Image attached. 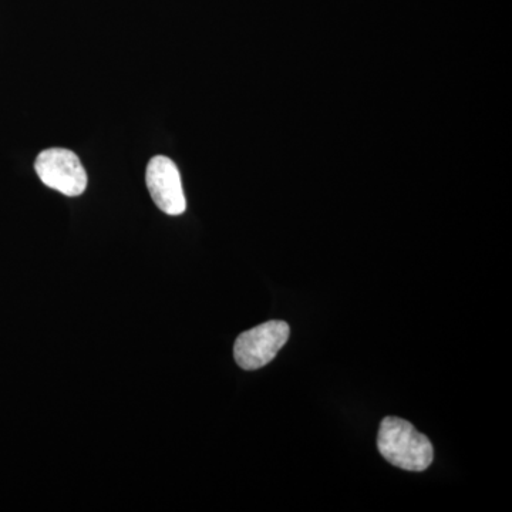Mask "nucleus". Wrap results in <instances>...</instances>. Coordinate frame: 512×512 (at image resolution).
<instances>
[{
  "instance_id": "nucleus-1",
  "label": "nucleus",
  "mask_w": 512,
  "mask_h": 512,
  "mask_svg": "<svg viewBox=\"0 0 512 512\" xmlns=\"http://www.w3.org/2000/svg\"><path fill=\"white\" fill-rule=\"evenodd\" d=\"M377 447L390 464L402 470L420 473L433 463L434 451L430 440L409 421L397 417H386L382 421Z\"/></svg>"
},
{
  "instance_id": "nucleus-4",
  "label": "nucleus",
  "mask_w": 512,
  "mask_h": 512,
  "mask_svg": "<svg viewBox=\"0 0 512 512\" xmlns=\"http://www.w3.org/2000/svg\"><path fill=\"white\" fill-rule=\"evenodd\" d=\"M146 183L151 198L165 214L175 217L187 210L180 171L171 158H151L147 165Z\"/></svg>"
},
{
  "instance_id": "nucleus-3",
  "label": "nucleus",
  "mask_w": 512,
  "mask_h": 512,
  "mask_svg": "<svg viewBox=\"0 0 512 512\" xmlns=\"http://www.w3.org/2000/svg\"><path fill=\"white\" fill-rule=\"evenodd\" d=\"M35 170L42 183L67 197H79L87 188L82 161L66 148H49L36 158Z\"/></svg>"
},
{
  "instance_id": "nucleus-2",
  "label": "nucleus",
  "mask_w": 512,
  "mask_h": 512,
  "mask_svg": "<svg viewBox=\"0 0 512 512\" xmlns=\"http://www.w3.org/2000/svg\"><path fill=\"white\" fill-rule=\"evenodd\" d=\"M291 329L286 322L271 320L238 336L234 357L244 370H258L268 365L288 342Z\"/></svg>"
}]
</instances>
